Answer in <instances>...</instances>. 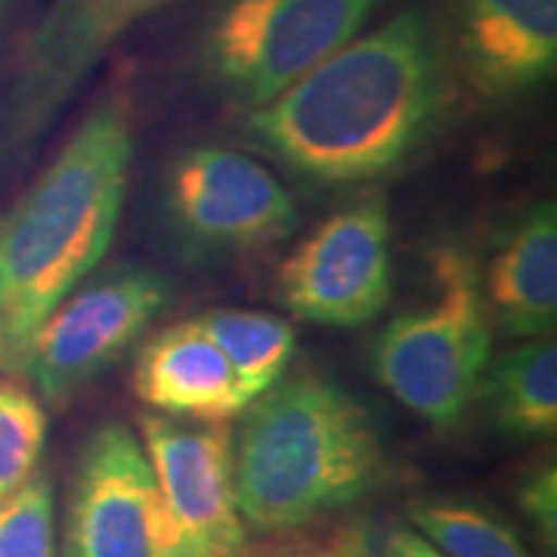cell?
Wrapping results in <instances>:
<instances>
[{
  "instance_id": "cell-2",
  "label": "cell",
  "mask_w": 557,
  "mask_h": 557,
  "mask_svg": "<svg viewBox=\"0 0 557 557\" xmlns=\"http://www.w3.org/2000/svg\"><path fill=\"white\" fill-rule=\"evenodd\" d=\"M131 159L127 102L109 94L0 214V369H25L40 322L106 258Z\"/></svg>"
},
{
  "instance_id": "cell-4",
  "label": "cell",
  "mask_w": 557,
  "mask_h": 557,
  "mask_svg": "<svg viewBox=\"0 0 557 557\" xmlns=\"http://www.w3.org/2000/svg\"><path fill=\"white\" fill-rule=\"evenodd\" d=\"M434 298L394 317L372 344V372L391 397L434 428H456L478 397L493 322L474 260L453 245L431 263Z\"/></svg>"
},
{
  "instance_id": "cell-18",
  "label": "cell",
  "mask_w": 557,
  "mask_h": 557,
  "mask_svg": "<svg viewBox=\"0 0 557 557\" xmlns=\"http://www.w3.org/2000/svg\"><path fill=\"white\" fill-rule=\"evenodd\" d=\"M47 440V412L35 394L0 381V502L35 478Z\"/></svg>"
},
{
  "instance_id": "cell-17",
  "label": "cell",
  "mask_w": 557,
  "mask_h": 557,
  "mask_svg": "<svg viewBox=\"0 0 557 557\" xmlns=\"http://www.w3.org/2000/svg\"><path fill=\"white\" fill-rule=\"evenodd\" d=\"M409 527L443 557H533L511 523L471 502H418Z\"/></svg>"
},
{
  "instance_id": "cell-7",
  "label": "cell",
  "mask_w": 557,
  "mask_h": 557,
  "mask_svg": "<svg viewBox=\"0 0 557 557\" xmlns=\"http://www.w3.org/2000/svg\"><path fill=\"white\" fill-rule=\"evenodd\" d=\"M168 300V278L146 267L90 278L40 322L22 372L47 403H69L146 332Z\"/></svg>"
},
{
  "instance_id": "cell-16",
  "label": "cell",
  "mask_w": 557,
  "mask_h": 557,
  "mask_svg": "<svg viewBox=\"0 0 557 557\" xmlns=\"http://www.w3.org/2000/svg\"><path fill=\"white\" fill-rule=\"evenodd\" d=\"M239 381L245 403L276 384L295 357L298 335L288 319L260 310H214L199 319Z\"/></svg>"
},
{
  "instance_id": "cell-14",
  "label": "cell",
  "mask_w": 557,
  "mask_h": 557,
  "mask_svg": "<svg viewBox=\"0 0 557 557\" xmlns=\"http://www.w3.org/2000/svg\"><path fill=\"white\" fill-rule=\"evenodd\" d=\"M486 317L508 338L555 335L557 322V214L539 201L502 236L480 282Z\"/></svg>"
},
{
  "instance_id": "cell-13",
  "label": "cell",
  "mask_w": 557,
  "mask_h": 557,
  "mask_svg": "<svg viewBox=\"0 0 557 557\" xmlns=\"http://www.w3.org/2000/svg\"><path fill=\"white\" fill-rule=\"evenodd\" d=\"M134 391L149 409L211 424L248 406L230 362L199 319L168 325L139 347Z\"/></svg>"
},
{
  "instance_id": "cell-5",
  "label": "cell",
  "mask_w": 557,
  "mask_h": 557,
  "mask_svg": "<svg viewBox=\"0 0 557 557\" xmlns=\"http://www.w3.org/2000/svg\"><path fill=\"white\" fill-rule=\"evenodd\" d=\"M379 3L220 0L199 40L201 75L251 112L347 47Z\"/></svg>"
},
{
  "instance_id": "cell-11",
  "label": "cell",
  "mask_w": 557,
  "mask_h": 557,
  "mask_svg": "<svg viewBox=\"0 0 557 557\" xmlns=\"http://www.w3.org/2000/svg\"><path fill=\"white\" fill-rule=\"evenodd\" d=\"M440 47L483 100H518L555 78L557 0H446Z\"/></svg>"
},
{
  "instance_id": "cell-6",
  "label": "cell",
  "mask_w": 557,
  "mask_h": 557,
  "mask_svg": "<svg viewBox=\"0 0 557 557\" xmlns=\"http://www.w3.org/2000/svg\"><path fill=\"white\" fill-rule=\"evenodd\" d=\"M62 557H180L146 449L119 421L97 428L81 449Z\"/></svg>"
},
{
  "instance_id": "cell-21",
  "label": "cell",
  "mask_w": 557,
  "mask_h": 557,
  "mask_svg": "<svg viewBox=\"0 0 557 557\" xmlns=\"http://www.w3.org/2000/svg\"><path fill=\"white\" fill-rule=\"evenodd\" d=\"M518 505L523 518L533 523L542 545L555 548L557 542V471L555 465H539L518 486Z\"/></svg>"
},
{
  "instance_id": "cell-9",
  "label": "cell",
  "mask_w": 557,
  "mask_h": 557,
  "mask_svg": "<svg viewBox=\"0 0 557 557\" xmlns=\"http://www.w3.org/2000/svg\"><path fill=\"white\" fill-rule=\"evenodd\" d=\"M164 211L183 245L201 255L258 251L285 239L298 211L260 161L233 149L183 152L164 183Z\"/></svg>"
},
{
  "instance_id": "cell-8",
  "label": "cell",
  "mask_w": 557,
  "mask_h": 557,
  "mask_svg": "<svg viewBox=\"0 0 557 557\" xmlns=\"http://www.w3.org/2000/svg\"><path fill=\"white\" fill-rule=\"evenodd\" d=\"M391 292V211L381 196H366L322 220L282 260L276 276V295L292 317L332 329L372 322Z\"/></svg>"
},
{
  "instance_id": "cell-22",
  "label": "cell",
  "mask_w": 557,
  "mask_h": 557,
  "mask_svg": "<svg viewBox=\"0 0 557 557\" xmlns=\"http://www.w3.org/2000/svg\"><path fill=\"white\" fill-rule=\"evenodd\" d=\"M255 557H354V555H347V552L341 548V552H278V555H255Z\"/></svg>"
},
{
  "instance_id": "cell-3",
  "label": "cell",
  "mask_w": 557,
  "mask_h": 557,
  "mask_svg": "<svg viewBox=\"0 0 557 557\" xmlns=\"http://www.w3.org/2000/svg\"><path fill=\"white\" fill-rule=\"evenodd\" d=\"M233 440V493L245 530L288 533L350 508L387 471L369 406L313 372L251 399Z\"/></svg>"
},
{
  "instance_id": "cell-1",
  "label": "cell",
  "mask_w": 557,
  "mask_h": 557,
  "mask_svg": "<svg viewBox=\"0 0 557 557\" xmlns=\"http://www.w3.org/2000/svg\"><path fill=\"white\" fill-rule=\"evenodd\" d=\"M446 50L428 13L403 10L251 109L248 139L317 183L394 174L434 134Z\"/></svg>"
},
{
  "instance_id": "cell-10",
  "label": "cell",
  "mask_w": 557,
  "mask_h": 557,
  "mask_svg": "<svg viewBox=\"0 0 557 557\" xmlns=\"http://www.w3.org/2000/svg\"><path fill=\"white\" fill-rule=\"evenodd\" d=\"M139 434L180 557H239L248 530L233 493V434L220 421L186 428L161 416L139 418Z\"/></svg>"
},
{
  "instance_id": "cell-20",
  "label": "cell",
  "mask_w": 557,
  "mask_h": 557,
  "mask_svg": "<svg viewBox=\"0 0 557 557\" xmlns=\"http://www.w3.org/2000/svg\"><path fill=\"white\" fill-rule=\"evenodd\" d=\"M344 552L354 557H443L434 545H428L418 536L412 527H403V523L359 527L347 536Z\"/></svg>"
},
{
  "instance_id": "cell-19",
  "label": "cell",
  "mask_w": 557,
  "mask_h": 557,
  "mask_svg": "<svg viewBox=\"0 0 557 557\" xmlns=\"http://www.w3.org/2000/svg\"><path fill=\"white\" fill-rule=\"evenodd\" d=\"M53 483L32 478L16 496L0 502V557H57Z\"/></svg>"
},
{
  "instance_id": "cell-15",
  "label": "cell",
  "mask_w": 557,
  "mask_h": 557,
  "mask_svg": "<svg viewBox=\"0 0 557 557\" xmlns=\"http://www.w3.org/2000/svg\"><path fill=\"white\" fill-rule=\"evenodd\" d=\"M478 394L502 434L515 440H545L557 431V341L530 338L490 357Z\"/></svg>"
},
{
  "instance_id": "cell-23",
  "label": "cell",
  "mask_w": 557,
  "mask_h": 557,
  "mask_svg": "<svg viewBox=\"0 0 557 557\" xmlns=\"http://www.w3.org/2000/svg\"><path fill=\"white\" fill-rule=\"evenodd\" d=\"M13 7H16V0H0V28L7 25L10 13H13Z\"/></svg>"
},
{
  "instance_id": "cell-12",
  "label": "cell",
  "mask_w": 557,
  "mask_h": 557,
  "mask_svg": "<svg viewBox=\"0 0 557 557\" xmlns=\"http://www.w3.org/2000/svg\"><path fill=\"white\" fill-rule=\"evenodd\" d=\"M164 0H60L28 47L20 78L22 115H47L75 90L102 50Z\"/></svg>"
}]
</instances>
